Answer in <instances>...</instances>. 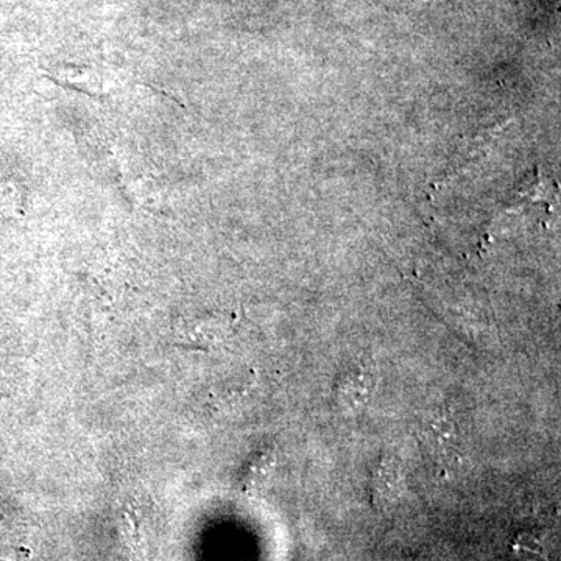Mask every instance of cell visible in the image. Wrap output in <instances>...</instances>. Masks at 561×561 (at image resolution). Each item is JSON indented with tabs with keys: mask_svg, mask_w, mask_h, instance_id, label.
<instances>
[{
	"mask_svg": "<svg viewBox=\"0 0 561 561\" xmlns=\"http://www.w3.org/2000/svg\"><path fill=\"white\" fill-rule=\"evenodd\" d=\"M273 463H275V461H273L271 453L257 454V456L250 461L249 468H247L245 476H243V478H247V481L250 483L260 481V479L268 478Z\"/></svg>",
	"mask_w": 561,
	"mask_h": 561,
	"instance_id": "5b68a950",
	"label": "cell"
},
{
	"mask_svg": "<svg viewBox=\"0 0 561 561\" xmlns=\"http://www.w3.org/2000/svg\"><path fill=\"white\" fill-rule=\"evenodd\" d=\"M402 468L400 461L393 456L379 457L371 471V494L376 502H391L398 497L402 489Z\"/></svg>",
	"mask_w": 561,
	"mask_h": 561,
	"instance_id": "7a4b0ae2",
	"label": "cell"
},
{
	"mask_svg": "<svg viewBox=\"0 0 561 561\" xmlns=\"http://www.w3.org/2000/svg\"><path fill=\"white\" fill-rule=\"evenodd\" d=\"M409 2H413V3H427V2H431V0H409Z\"/></svg>",
	"mask_w": 561,
	"mask_h": 561,
	"instance_id": "8992f818",
	"label": "cell"
},
{
	"mask_svg": "<svg viewBox=\"0 0 561 561\" xmlns=\"http://www.w3.org/2000/svg\"><path fill=\"white\" fill-rule=\"evenodd\" d=\"M230 331V321L216 317L213 320H202L197 324L186 328L183 332L187 345L194 348L206 350L224 341L225 335Z\"/></svg>",
	"mask_w": 561,
	"mask_h": 561,
	"instance_id": "3957f363",
	"label": "cell"
},
{
	"mask_svg": "<svg viewBox=\"0 0 561 561\" xmlns=\"http://www.w3.org/2000/svg\"><path fill=\"white\" fill-rule=\"evenodd\" d=\"M424 440L431 449L437 453H446L449 449H454L457 446V427L454 426L451 421L445 419V416H437V419L430 420L426 424V431H424Z\"/></svg>",
	"mask_w": 561,
	"mask_h": 561,
	"instance_id": "277c9868",
	"label": "cell"
},
{
	"mask_svg": "<svg viewBox=\"0 0 561 561\" xmlns=\"http://www.w3.org/2000/svg\"><path fill=\"white\" fill-rule=\"evenodd\" d=\"M375 375L365 362H353L339 371L334 381V404L343 415H354L370 401Z\"/></svg>",
	"mask_w": 561,
	"mask_h": 561,
	"instance_id": "6da1fadb",
	"label": "cell"
}]
</instances>
